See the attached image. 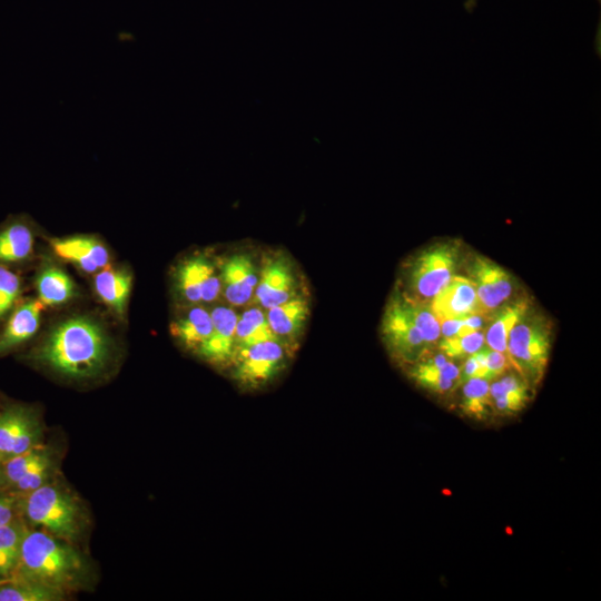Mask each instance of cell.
Returning <instances> with one entry per match:
<instances>
[{
  "mask_svg": "<svg viewBox=\"0 0 601 601\" xmlns=\"http://www.w3.org/2000/svg\"><path fill=\"white\" fill-rule=\"evenodd\" d=\"M32 356L62 375L86 378L106 366L110 342L96 322L73 317L56 326Z\"/></svg>",
  "mask_w": 601,
  "mask_h": 601,
  "instance_id": "6da1fadb",
  "label": "cell"
},
{
  "mask_svg": "<svg viewBox=\"0 0 601 601\" xmlns=\"http://www.w3.org/2000/svg\"><path fill=\"white\" fill-rule=\"evenodd\" d=\"M16 574L66 592L85 581L87 562L70 542L29 526Z\"/></svg>",
  "mask_w": 601,
  "mask_h": 601,
  "instance_id": "7a4b0ae2",
  "label": "cell"
},
{
  "mask_svg": "<svg viewBox=\"0 0 601 601\" xmlns=\"http://www.w3.org/2000/svg\"><path fill=\"white\" fill-rule=\"evenodd\" d=\"M20 516L28 526H38L70 543L81 534V506L56 482L50 481L20 497Z\"/></svg>",
  "mask_w": 601,
  "mask_h": 601,
  "instance_id": "3957f363",
  "label": "cell"
},
{
  "mask_svg": "<svg viewBox=\"0 0 601 601\" xmlns=\"http://www.w3.org/2000/svg\"><path fill=\"white\" fill-rule=\"evenodd\" d=\"M526 313L510 331L508 357L521 376L534 384L541 380L549 359L550 332L543 318Z\"/></svg>",
  "mask_w": 601,
  "mask_h": 601,
  "instance_id": "277c9868",
  "label": "cell"
},
{
  "mask_svg": "<svg viewBox=\"0 0 601 601\" xmlns=\"http://www.w3.org/2000/svg\"><path fill=\"white\" fill-rule=\"evenodd\" d=\"M459 259L454 243L437 244L423 250L413 262L410 284L422 302L428 303L452 278Z\"/></svg>",
  "mask_w": 601,
  "mask_h": 601,
  "instance_id": "5b68a950",
  "label": "cell"
},
{
  "mask_svg": "<svg viewBox=\"0 0 601 601\" xmlns=\"http://www.w3.org/2000/svg\"><path fill=\"white\" fill-rule=\"evenodd\" d=\"M286 356L283 342L278 338L256 343L234 354L233 376L246 387H258L282 371Z\"/></svg>",
  "mask_w": 601,
  "mask_h": 601,
  "instance_id": "8992f818",
  "label": "cell"
},
{
  "mask_svg": "<svg viewBox=\"0 0 601 601\" xmlns=\"http://www.w3.org/2000/svg\"><path fill=\"white\" fill-rule=\"evenodd\" d=\"M43 427L36 410L20 403L0 408V454L8 459L41 445Z\"/></svg>",
  "mask_w": 601,
  "mask_h": 601,
  "instance_id": "52a82bcc",
  "label": "cell"
},
{
  "mask_svg": "<svg viewBox=\"0 0 601 601\" xmlns=\"http://www.w3.org/2000/svg\"><path fill=\"white\" fill-rule=\"evenodd\" d=\"M469 273L476 292L479 314L484 317L502 306L513 293L511 275L485 257H475Z\"/></svg>",
  "mask_w": 601,
  "mask_h": 601,
  "instance_id": "ba28073f",
  "label": "cell"
},
{
  "mask_svg": "<svg viewBox=\"0 0 601 601\" xmlns=\"http://www.w3.org/2000/svg\"><path fill=\"white\" fill-rule=\"evenodd\" d=\"M383 335L392 352L404 362H415L427 348L410 319L401 297L392 299L383 317Z\"/></svg>",
  "mask_w": 601,
  "mask_h": 601,
  "instance_id": "9c48e42d",
  "label": "cell"
},
{
  "mask_svg": "<svg viewBox=\"0 0 601 601\" xmlns=\"http://www.w3.org/2000/svg\"><path fill=\"white\" fill-rule=\"evenodd\" d=\"M177 286L190 303L213 302L221 290V280L210 260L199 255L186 259L177 272Z\"/></svg>",
  "mask_w": 601,
  "mask_h": 601,
  "instance_id": "30bf717a",
  "label": "cell"
},
{
  "mask_svg": "<svg viewBox=\"0 0 601 601\" xmlns=\"http://www.w3.org/2000/svg\"><path fill=\"white\" fill-rule=\"evenodd\" d=\"M428 305L440 322L479 314L475 287L469 277L461 275H453Z\"/></svg>",
  "mask_w": 601,
  "mask_h": 601,
  "instance_id": "8fae6325",
  "label": "cell"
},
{
  "mask_svg": "<svg viewBox=\"0 0 601 601\" xmlns=\"http://www.w3.org/2000/svg\"><path fill=\"white\" fill-rule=\"evenodd\" d=\"M210 315L211 333L196 353L213 364H226L231 362L234 356L238 315L226 306L215 307Z\"/></svg>",
  "mask_w": 601,
  "mask_h": 601,
  "instance_id": "7c38bea8",
  "label": "cell"
},
{
  "mask_svg": "<svg viewBox=\"0 0 601 601\" xmlns=\"http://www.w3.org/2000/svg\"><path fill=\"white\" fill-rule=\"evenodd\" d=\"M220 280L227 302L243 306L255 294L258 276L248 255L235 254L223 264Z\"/></svg>",
  "mask_w": 601,
  "mask_h": 601,
  "instance_id": "4fadbf2b",
  "label": "cell"
},
{
  "mask_svg": "<svg viewBox=\"0 0 601 601\" xmlns=\"http://www.w3.org/2000/svg\"><path fill=\"white\" fill-rule=\"evenodd\" d=\"M295 279L290 266L282 258L269 260L262 269L255 289L257 303L265 309L294 297Z\"/></svg>",
  "mask_w": 601,
  "mask_h": 601,
  "instance_id": "5bb4252c",
  "label": "cell"
},
{
  "mask_svg": "<svg viewBox=\"0 0 601 601\" xmlns=\"http://www.w3.org/2000/svg\"><path fill=\"white\" fill-rule=\"evenodd\" d=\"M43 303L30 299L20 304L0 332V356L30 339L38 331Z\"/></svg>",
  "mask_w": 601,
  "mask_h": 601,
  "instance_id": "9a60e30c",
  "label": "cell"
},
{
  "mask_svg": "<svg viewBox=\"0 0 601 601\" xmlns=\"http://www.w3.org/2000/svg\"><path fill=\"white\" fill-rule=\"evenodd\" d=\"M55 252L66 260L93 273L104 268L109 260L107 248L97 239L90 237H69L52 242Z\"/></svg>",
  "mask_w": 601,
  "mask_h": 601,
  "instance_id": "2e32d148",
  "label": "cell"
},
{
  "mask_svg": "<svg viewBox=\"0 0 601 601\" xmlns=\"http://www.w3.org/2000/svg\"><path fill=\"white\" fill-rule=\"evenodd\" d=\"M412 378L422 387L445 393L454 388L460 378V367L443 354L417 363L411 371Z\"/></svg>",
  "mask_w": 601,
  "mask_h": 601,
  "instance_id": "e0dca14e",
  "label": "cell"
},
{
  "mask_svg": "<svg viewBox=\"0 0 601 601\" xmlns=\"http://www.w3.org/2000/svg\"><path fill=\"white\" fill-rule=\"evenodd\" d=\"M308 314V304L300 296H294L290 299L267 309V321L275 336L292 338L298 334L303 327Z\"/></svg>",
  "mask_w": 601,
  "mask_h": 601,
  "instance_id": "ac0fdd59",
  "label": "cell"
},
{
  "mask_svg": "<svg viewBox=\"0 0 601 601\" xmlns=\"http://www.w3.org/2000/svg\"><path fill=\"white\" fill-rule=\"evenodd\" d=\"M32 248L33 233L23 219H12L0 229V263L21 262L29 257Z\"/></svg>",
  "mask_w": 601,
  "mask_h": 601,
  "instance_id": "d6986e66",
  "label": "cell"
},
{
  "mask_svg": "<svg viewBox=\"0 0 601 601\" xmlns=\"http://www.w3.org/2000/svg\"><path fill=\"white\" fill-rule=\"evenodd\" d=\"M66 592L14 574L0 580V601H60Z\"/></svg>",
  "mask_w": 601,
  "mask_h": 601,
  "instance_id": "ffe728a7",
  "label": "cell"
},
{
  "mask_svg": "<svg viewBox=\"0 0 601 601\" xmlns=\"http://www.w3.org/2000/svg\"><path fill=\"white\" fill-rule=\"evenodd\" d=\"M28 528L21 516L0 525V580L16 574Z\"/></svg>",
  "mask_w": 601,
  "mask_h": 601,
  "instance_id": "44dd1931",
  "label": "cell"
},
{
  "mask_svg": "<svg viewBox=\"0 0 601 601\" xmlns=\"http://www.w3.org/2000/svg\"><path fill=\"white\" fill-rule=\"evenodd\" d=\"M211 329V315L203 307L191 308L171 327L174 336L195 352L207 341Z\"/></svg>",
  "mask_w": 601,
  "mask_h": 601,
  "instance_id": "7402d4cb",
  "label": "cell"
},
{
  "mask_svg": "<svg viewBox=\"0 0 601 601\" xmlns=\"http://www.w3.org/2000/svg\"><path fill=\"white\" fill-rule=\"evenodd\" d=\"M492 405L501 414H514L529 398L528 382L522 376L508 375L490 385Z\"/></svg>",
  "mask_w": 601,
  "mask_h": 601,
  "instance_id": "603a6c76",
  "label": "cell"
},
{
  "mask_svg": "<svg viewBox=\"0 0 601 601\" xmlns=\"http://www.w3.org/2000/svg\"><path fill=\"white\" fill-rule=\"evenodd\" d=\"M131 275L121 269H105L97 274L95 288L100 298L118 314L125 312L130 293Z\"/></svg>",
  "mask_w": 601,
  "mask_h": 601,
  "instance_id": "cb8c5ba5",
  "label": "cell"
},
{
  "mask_svg": "<svg viewBox=\"0 0 601 601\" xmlns=\"http://www.w3.org/2000/svg\"><path fill=\"white\" fill-rule=\"evenodd\" d=\"M528 311V302L522 299L505 306L497 313L484 333V342L487 347L508 357V337L510 331Z\"/></svg>",
  "mask_w": 601,
  "mask_h": 601,
  "instance_id": "d4e9b609",
  "label": "cell"
},
{
  "mask_svg": "<svg viewBox=\"0 0 601 601\" xmlns=\"http://www.w3.org/2000/svg\"><path fill=\"white\" fill-rule=\"evenodd\" d=\"M273 338L277 337L268 324L266 314L260 308H249L238 316L234 354L256 343Z\"/></svg>",
  "mask_w": 601,
  "mask_h": 601,
  "instance_id": "484cf974",
  "label": "cell"
},
{
  "mask_svg": "<svg viewBox=\"0 0 601 601\" xmlns=\"http://www.w3.org/2000/svg\"><path fill=\"white\" fill-rule=\"evenodd\" d=\"M37 292L43 305H58L69 300L75 287L71 278L56 266H46L37 277Z\"/></svg>",
  "mask_w": 601,
  "mask_h": 601,
  "instance_id": "4316f807",
  "label": "cell"
},
{
  "mask_svg": "<svg viewBox=\"0 0 601 601\" xmlns=\"http://www.w3.org/2000/svg\"><path fill=\"white\" fill-rule=\"evenodd\" d=\"M51 453L48 446L41 444L24 453L2 460L0 462V487L10 489Z\"/></svg>",
  "mask_w": 601,
  "mask_h": 601,
  "instance_id": "83f0119b",
  "label": "cell"
},
{
  "mask_svg": "<svg viewBox=\"0 0 601 601\" xmlns=\"http://www.w3.org/2000/svg\"><path fill=\"white\" fill-rule=\"evenodd\" d=\"M401 298L410 319L420 332L427 347L433 345L441 337V328L440 321L432 312L428 303L408 297Z\"/></svg>",
  "mask_w": 601,
  "mask_h": 601,
  "instance_id": "f1b7e54d",
  "label": "cell"
},
{
  "mask_svg": "<svg viewBox=\"0 0 601 601\" xmlns=\"http://www.w3.org/2000/svg\"><path fill=\"white\" fill-rule=\"evenodd\" d=\"M462 410L474 418H484L492 410L490 381L481 377L470 378L462 388Z\"/></svg>",
  "mask_w": 601,
  "mask_h": 601,
  "instance_id": "f546056e",
  "label": "cell"
},
{
  "mask_svg": "<svg viewBox=\"0 0 601 601\" xmlns=\"http://www.w3.org/2000/svg\"><path fill=\"white\" fill-rule=\"evenodd\" d=\"M56 461L53 453L48 455L27 474H24L16 484H13L8 491L22 497L41 485L50 482L55 473Z\"/></svg>",
  "mask_w": 601,
  "mask_h": 601,
  "instance_id": "4dcf8cb0",
  "label": "cell"
},
{
  "mask_svg": "<svg viewBox=\"0 0 601 601\" xmlns=\"http://www.w3.org/2000/svg\"><path fill=\"white\" fill-rule=\"evenodd\" d=\"M484 343V333L477 331L464 336L442 338L439 347L446 357L462 358L477 352Z\"/></svg>",
  "mask_w": 601,
  "mask_h": 601,
  "instance_id": "1f68e13d",
  "label": "cell"
},
{
  "mask_svg": "<svg viewBox=\"0 0 601 601\" xmlns=\"http://www.w3.org/2000/svg\"><path fill=\"white\" fill-rule=\"evenodd\" d=\"M21 293L19 276L0 265V321L11 311Z\"/></svg>",
  "mask_w": 601,
  "mask_h": 601,
  "instance_id": "d6a6232c",
  "label": "cell"
},
{
  "mask_svg": "<svg viewBox=\"0 0 601 601\" xmlns=\"http://www.w3.org/2000/svg\"><path fill=\"white\" fill-rule=\"evenodd\" d=\"M484 316L471 314L461 318H451L440 322L441 337L464 336L477 331L483 326Z\"/></svg>",
  "mask_w": 601,
  "mask_h": 601,
  "instance_id": "836d02e7",
  "label": "cell"
},
{
  "mask_svg": "<svg viewBox=\"0 0 601 601\" xmlns=\"http://www.w3.org/2000/svg\"><path fill=\"white\" fill-rule=\"evenodd\" d=\"M475 377L490 381L485 362V348H480L477 352L469 355L464 365L460 367V383H464L467 380Z\"/></svg>",
  "mask_w": 601,
  "mask_h": 601,
  "instance_id": "e575fe53",
  "label": "cell"
},
{
  "mask_svg": "<svg viewBox=\"0 0 601 601\" xmlns=\"http://www.w3.org/2000/svg\"><path fill=\"white\" fill-rule=\"evenodd\" d=\"M20 516V497L0 487V525Z\"/></svg>",
  "mask_w": 601,
  "mask_h": 601,
  "instance_id": "d590c367",
  "label": "cell"
},
{
  "mask_svg": "<svg viewBox=\"0 0 601 601\" xmlns=\"http://www.w3.org/2000/svg\"><path fill=\"white\" fill-rule=\"evenodd\" d=\"M485 362L490 381L503 374L508 367V357L490 347H485Z\"/></svg>",
  "mask_w": 601,
  "mask_h": 601,
  "instance_id": "8d00e7d4",
  "label": "cell"
},
{
  "mask_svg": "<svg viewBox=\"0 0 601 601\" xmlns=\"http://www.w3.org/2000/svg\"><path fill=\"white\" fill-rule=\"evenodd\" d=\"M2 460H4V459H3L2 455L0 454V462H1Z\"/></svg>",
  "mask_w": 601,
  "mask_h": 601,
  "instance_id": "74e56055",
  "label": "cell"
}]
</instances>
